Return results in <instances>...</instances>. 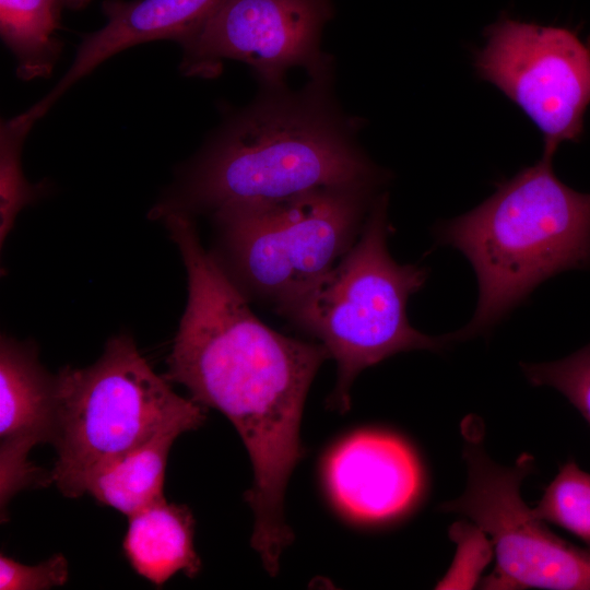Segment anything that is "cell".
I'll return each mask as SVG.
<instances>
[{
  "label": "cell",
  "instance_id": "6da1fadb",
  "mask_svg": "<svg viewBox=\"0 0 590 590\" xmlns=\"http://www.w3.org/2000/svg\"><path fill=\"white\" fill-rule=\"evenodd\" d=\"M188 279V299L165 378L194 402L222 412L249 453L255 482L245 499L257 516L283 515L290 475L302 459L303 408L320 365L318 343L285 337L264 324L213 253L201 245L190 214H161Z\"/></svg>",
  "mask_w": 590,
  "mask_h": 590
},
{
  "label": "cell",
  "instance_id": "7a4b0ae2",
  "mask_svg": "<svg viewBox=\"0 0 590 590\" xmlns=\"http://www.w3.org/2000/svg\"><path fill=\"white\" fill-rule=\"evenodd\" d=\"M299 92L282 86L236 117L200 157L177 201L158 209L211 214L321 189L374 191L384 174L362 153L329 98V71Z\"/></svg>",
  "mask_w": 590,
  "mask_h": 590
},
{
  "label": "cell",
  "instance_id": "3957f363",
  "mask_svg": "<svg viewBox=\"0 0 590 590\" xmlns=\"http://www.w3.org/2000/svg\"><path fill=\"white\" fill-rule=\"evenodd\" d=\"M552 158L543 155L435 227L437 244L462 252L479 284L474 316L452 342L487 333L545 280L590 267V193L557 178Z\"/></svg>",
  "mask_w": 590,
  "mask_h": 590
},
{
  "label": "cell",
  "instance_id": "277c9868",
  "mask_svg": "<svg viewBox=\"0 0 590 590\" xmlns=\"http://www.w3.org/2000/svg\"><path fill=\"white\" fill-rule=\"evenodd\" d=\"M387 194L374 200L351 249L324 275L275 308L321 341L338 365L330 404L350 408L356 376L397 353L444 350L450 334L426 335L406 316L408 300L426 282L427 270L399 264L389 253Z\"/></svg>",
  "mask_w": 590,
  "mask_h": 590
},
{
  "label": "cell",
  "instance_id": "5b68a950",
  "mask_svg": "<svg viewBox=\"0 0 590 590\" xmlns=\"http://www.w3.org/2000/svg\"><path fill=\"white\" fill-rule=\"evenodd\" d=\"M57 378V459L46 485L69 498L91 479L146 440L193 400L178 396L127 334L111 338L91 366H66Z\"/></svg>",
  "mask_w": 590,
  "mask_h": 590
},
{
  "label": "cell",
  "instance_id": "8992f818",
  "mask_svg": "<svg viewBox=\"0 0 590 590\" xmlns=\"http://www.w3.org/2000/svg\"><path fill=\"white\" fill-rule=\"evenodd\" d=\"M370 190L321 189L285 201L212 213L216 257L245 295L286 303L351 249L373 204Z\"/></svg>",
  "mask_w": 590,
  "mask_h": 590
},
{
  "label": "cell",
  "instance_id": "52a82bcc",
  "mask_svg": "<svg viewBox=\"0 0 590 590\" xmlns=\"http://www.w3.org/2000/svg\"><path fill=\"white\" fill-rule=\"evenodd\" d=\"M479 424L468 418L462 424L465 489L440 508L470 518L488 535L496 565L482 588L590 590V551L553 533L521 498L520 486L534 469V458L522 453L511 467L494 462Z\"/></svg>",
  "mask_w": 590,
  "mask_h": 590
},
{
  "label": "cell",
  "instance_id": "ba28073f",
  "mask_svg": "<svg viewBox=\"0 0 590 590\" xmlns=\"http://www.w3.org/2000/svg\"><path fill=\"white\" fill-rule=\"evenodd\" d=\"M479 78L498 88L535 125L543 155L579 142L590 105V38L568 27L503 16L475 54Z\"/></svg>",
  "mask_w": 590,
  "mask_h": 590
},
{
  "label": "cell",
  "instance_id": "9c48e42d",
  "mask_svg": "<svg viewBox=\"0 0 590 590\" xmlns=\"http://www.w3.org/2000/svg\"><path fill=\"white\" fill-rule=\"evenodd\" d=\"M331 14L330 0H225L180 39V69L211 76L223 59L252 68L268 88L280 87L292 67L310 75L328 72L319 50L320 33Z\"/></svg>",
  "mask_w": 590,
  "mask_h": 590
},
{
  "label": "cell",
  "instance_id": "30bf717a",
  "mask_svg": "<svg viewBox=\"0 0 590 590\" xmlns=\"http://www.w3.org/2000/svg\"><path fill=\"white\" fill-rule=\"evenodd\" d=\"M57 378L40 364L37 349L8 335L0 340V507L1 518L19 492L47 475L27 456L37 444L54 442Z\"/></svg>",
  "mask_w": 590,
  "mask_h": 590
},
{
  "label": "cell",
  "instance_id": "8fae6325",
  "mask_svg": "<svg viewBox=\"0 0 590 590\" xmlns=\"http://www.w3.org/2000/svg\"><path fill=\"white\" fill-rule=\"evenodd\" d=\"M329 493L347 517L364 522L408 511L423 487V471L411 446L390 433L362 430L340 441L324 464Z\"/></svg>",
  "mask_w": 590,
  "mask_h": 590
},
{
  "label": "cell",
  "instance_id": "7c38bea8",
  "mask_svg": "<svg viewBox=\"0 0 590 590\" xmlns=\"http://www.w3.org/2000/svg\"><path fill=\"white\" fill-rule=\"evenodd\" d=\"M225 0H106L105 25L84 37L75 58L55 88L25 116L32 121L42 117L74 83L99 63L123 49L156 39L179 42Z\"/></svg>",
  "mask_w": 590,
  "mask_h": 590
},
{
  "label": "cell",
  "instance_id": "4fadbf2b",
  "mask_svg": "<svg viewBox=\"0 0 590 590\" xmlns=\"http://www.w3.org/2000/svg\"><path fill=\"white\" fill-rule=\"evenodd\" d=\"M205 420L203 405L192 402L165 421L146 440L98 471L86 493L127 518L162 502L170 448L181 434L197 429Z\"/></svg>",
  "mask_w": 590,
  "mask_h": 590
},
{
  "label": "cell",
  "instance_id": "5bb4252c",
  "mask_svg": "<svg viewBox=\"0 0 590 590\" xmlns=\"http://www.w3.org/2000/svg\"><path fill=\"white\" fill-rule=\"evenodd\" d=\"M193 533L190 509L164 499L128 517L122 548L132 569L161 587L178 571L190 578L200 571Z\"/></svg>",
  "mask_w": 590,
  "mask_h": 590
},
{
  "label": "cell",
  "instance_id": "9a60e30c",
  "mask_svg": "<svg viewBox=\"0 0 590 590\" xmlns=\"http://www.w3.org/2000/svg\"><path fill=\"white\" fill-rule=\"evenodd\" d=\"M60 5L57 0H0V32L24 80L50 73L60 51L54 37Z\"/></svg>",
  "mask_w": 590,
  "mask_h": 590
},
{
  "label": "cell",
  "instance_id": "2e32d148",
  "mask_svg": "<svg viewBox=\"0 0 590 590\" xmlns=\"http://www.w3.org/2000/svg\"><path fill=\"white\" fill-rule=\"evenodd\" d=\"M533 512L582 541L590 551V473L574 460L559 467Z\"/></svg>",
  "mask_w": 590,
  "mask_h": 590
},
{
  "label": "cell",
  "instance_id": "e0dca14e",
  "mask_svg": "<svg viewBox=\"0 0 590 590\" xmlns=\"http://www.w3.org/2000/svg\"><path fill=\"white\" fill-rule=\"evenodd\" d=\"M33 122L23 116L1 127L0 144V245L3 246L19 212L38 194L24 177L21 164L23 140Z\"/></svg>",
  "mask_w": 590,
  "mask_h": 590
},
{
  "label": "cell",
  "instance_id": "ac0fdd59",
  "mask_svg": "<svg viewBox=\"0 0 590 590\" xmlns=\"http://www.w3.org/2000/svg\"><path fill=\"white\" fill-rule=\"evenodd\" d=\"M533 386H548L559 391L590 426V343L569 356L548 363H521Z\"/></svg>",
  "mask_w": 590,
  "mask_h": 590
},
{
  "label": "cell",
  "instance_id": "d6986e66",
  "mask_svg": "<svg viewBox=\"0 0 590 590\" xmlns=\"http://www.w3.org/2000/svg\"><path fill=\"white\" fill-rule=\"evenodd\" d=\"M449 534L457 543V553L448 573L437 583V589L473 588L491 560L493 544L488 535L474 523L456 522Z\"/></svg>",
  "mask_w": 590,
  "mask_h": 590
},
{
  "label": "cell",
  "instance_id": "ffe728a7",
  "mask_svg": "<svg viewBox=\"0 0 590 590\" xmlns=\"http://www.w3.org/2000/svg\"><path fill=\"white\" fill-rule=\"evenodd\" d=\"M66 557L55 554L47 560L27 566L3 554L0 556L1 590H45L61 587L68 581Z\"/></svg>",
  "mask_w": 590,
  "mask_h": 590
},
{
  "label": "cell",
  "instance_id": "44dd1931",
  "mask_svg": "<svg viewBox=\"0 0 590 590\" xmlns=\"http://www.w3.org/2000/svg\"><path fill=\"white\" fill-rule=\"evenodd\" d=\"M83 0H57L60 8L63 5H76L80 4Z\"/></svg>",
  "mask_w": 590,
  "mask_h": 590
}]
</instances>
